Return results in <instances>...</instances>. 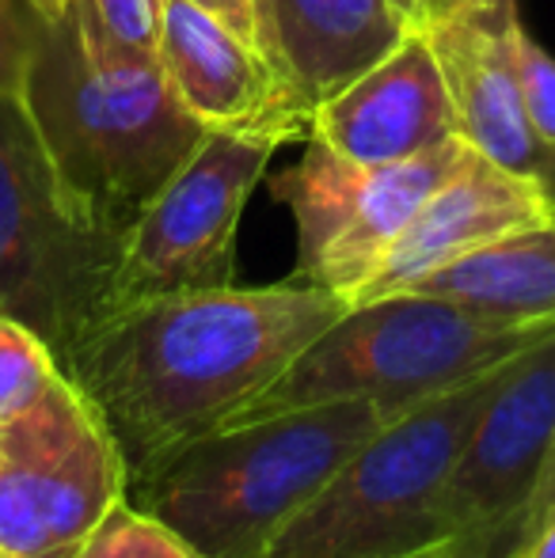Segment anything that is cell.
<instances>
[{
	"label": "cell",
	"instance_id": "obj_7",
	"mask_svg": "<svg viewBox=\"0 0 555 558\" xmlns=\"http://www.w3.org/2000/svg\"><path fill=\"white\" fill-rule=\"evenodd\" d=\"M126 498V468L96 407L65 373L0 426V555L73 558Z\"/></svg>",
	"mask_w": 555,
	"mask_h": 558
},
{
	"label": "cell",
	"instance_id": "obj_19",
	"mask_svg": "<svg viewBox=\"0 0 555 558\" xmlns=\"http://www.w3.org/2000/svg\"><path fill=\"white\" fill-rule=\"evenodd\" d=\"M84 35L122 53L156 58L164 0H69Z\"/></svg>",
	"mask_w": 555,
	"mask_h": 558
},
{
	"label": "cell",
	"instance_id": "obj_17",
	"mask_svg": "<svg viewBox=\"0 0 555 558\" xmlns=\"http://www.w3.org/2000/svg\"><path fill=\"white\" fill-rule=\"evenodd\" d=\"M61 376V361L27 324L0 312V426L46 396Z\"/></svg>",
	"mask_w": 555,
	"mask_h": 558
},
{
	"label": "cell",
	"instance_id": "obj_30",
	"mask_svg": "<svg viewBox=\"0 0 555 558\" xmlns=\"http://www.w3.org/2000/svg\"><path fill=\"white\" fill-rule=\"evenodd\" d=\"M27 4H31V8H35V0H27Z\"/></svg>",
	"mask_w": 555,
	"mask_h": 558
},
{
	"label": "cell",
	"instance_id": "obj_16",
	"mask_svg": "<svg viewBox=\"0 0 555 558\" xmlns=\"http://www.w3.org/2000/svg\"><path fill=\"white\" fill-rule=\"evenodd\" d=\"M408 293L506 324H555V221L503 235L415 281Z\"/></svg>",
	"mask_w": 555,
	"mask_h": 558
},
{
	"label": "cell",
	"instance_id": "obj_11",
	"mask_svg": "<svg viewBox=\"0 0 555 558\" xmlns=\"http://www.w3.org/2000/svg\"><path fill=\"white\" fill-rule=\"evenodd\" d=\"M555 221V202L541 179L518 175L498 163L483 160L480 153L457 171L445 186H437L411 225L396 235L373 274L362 281L354 304H370L381 296L408 293L415 281L437 274L442 266L487 247L521 228Z\"/></svg>",
	"mask_w": 555,
	"mask_h": 558
},
{
	"label": "cell",
	"instance_id": "obj_22",
	"mask_svg": "<svg viewBox=\"0 0 555 558\" xmlns=\"http://www.w3.org/2000/svg\"><path fill=\"white\" fill-rule=\"evenodd\" d=\"M555 521V445L548 452V463L541 471V483H536L533 498H529L526 513H521L518 529H514V547H510V558L521 551L533 536H541L544 529Z\"/></svg>",
	"mask_w": 555,
	"mask_h": 558
},
{
	"label": "cell",
	"instance_id": "obj_15",
	"mask_svg": "<svg viewBox=\"0 0 555 558\" xmlns=\"http://www.w3.org/2000/svg\"><path fill=\"white\" fill-rule=\"evenodd\" d=\"M518 20V0H498L483 12L434 23L422 35L442 69L457 137H464L483 160L544 183L552 153L536 141L514 76L510 38Z\"/></svg>",
	"mask_w": 555,
	"mask_h": 558
},
{
	"label": "cell",
	"instance_id": "obj_29",
	"mask_svg": "<svg viewBox=\"0 0 555 558\" xmlns=\"http://www.w3.org/2000/svg\"><path fill=\"white\" fill-rule=\"evenodd\" d=\"M408 558H445L442 551H422V555H408Z\"/></svg>",
	"mask_w": 555,
	"mask_h": 558
},
{
	"label": "cell",
	"instance_id": "obj_9",
	"mask_svg": "<svg viewBox=\"0 0 555 558\" xmlns=\"http://www.w3.org/2000/svg\"><path fill=\"white\" fill-rule=\"evenodd\" d=\"M472 156L464 137H449L411 160L365 168L309 141L301 160L275 179V198L297 225L293 278L331 289L350 304L422 202Z\"/></svg>",
	"mask_w": 555,
	"mask_h": 558
},
{
	"label": "cell",
	"instance_id": "obj_8",
	"mask_svg": "<svg viewBox=\"0 0 555 558\" xmlns=\"http://www.w3.org/2000/svg\"><path fill=\"white\" fill-rule=\"evenodd\" d=\"M281 145L286 137L275 130H206L130 225L111 316L156 296L232 286L240 214Z\"/></svg>",
	"mask_w": 555,
	"mask_h": 558
},
{
	"label": "cell",
	"instance_id": "obj_6",
	"mask_svg": "<svg viewBox=\"0 0 555 558\" xmlns=\"http://www.w3.org/2000/svg\"><path fill=\"white\" fill-rule=\"evenodd\" d=\"M122 243L65 186L20 96H0V312L76 353L114 304Z\"/></svg>",
	"mask_w": 555,
	"mask_h": 558
},
{
	"label": "cell",
	"instance_id": "obj_1",
	"mask_svg": "<svg viewBox=\"0 0 555 558\" xmlns=\"http://www.w3.org/2000/svg\"><path fill=\"white\" fill-rule=\"evenodd\" d=\"M347 308L301 278L156 296L107 316L61 373L104 418L130 486L229 426Z\"/></svg>",
	"mask_w": 555,
	"mask_h": 558
},
{
	"label": "cell",
	"instance_id": "obj_10",
	"mask_svg": "<svg viewBox=\"0 0 555 558\" xmlns=\"http://www.w3.org/2000/svg\"><path fill=\"white\" fill-rule=\"evenodd\" d=\"M555 445V331L506 365L437 498L445 558H510Z\"/></svg>",
	"mask_w": 555,
	"mask_h": 558
},
{
	"label": "cell",
	"instance_id": "obj_26",
	"mask_svg": "<svg viewBox=\"0 0 555 558\" xmlns=\"http://www.w3.org/2000/svg\"><path fill=\"white\" fill-rule=\"evenodd\" d=\"M65 8V0H35V12L38 15H58Z\"/></svg>",
	"mask_w": 555,
	"mask_h": 558
},
{
	"label": "cell",
	"instance_id": "obj_24",
	"mask_svg": "<svg viewBox=\"0 0 555 558\" xmlns=\"http://www.w3.org/2000/svg\"><path fill=\"white\" fill-rule=\"evenodd\" d=\"M194 4H202L206 12H214L217 20H225L229 23L237 35H244L248 43H255L252 38V31H255V23H252V0H194Z\"/></svg>",
	"mask_w": 555,
	"mask_h": 558
},
{
	"label": "cell",
	"instance_id": "obj_23",
	"mask_svg": "<svg viewBox=\"0 0 555 558\" xmlns=\"http://www.w3.org/2000/svg\"><path fill=\"white\" fill-rule=\"evenodd\" d=\"M498 0H415V27L426 31L434 23L457 20L468 12H483V8H495Z\"/></svg>",
	"mask_w": 555,
	"mask_h": 558
},
{
	"label": "cell",
	"instance_id": "obj_4",
	"mask_svg": "<svg viewBox=\"0 0 555 558\" xmlns=\"http://www.w3.org/2000/svg\"><path fill=\"white\" fill-rule=\"evenodd\" d=\"M555 324H506L449 301L396 293L347 308L229 426L370 399L388 418L533 350Z\"/></svg>",
	"mask_w": 555,
	"mask_h": 558
},
{
	"label": "cell",
	"instance_id": "obj_3",
	"mask_svg": "<svg viewBox=\"0 0 555 558\" xmlns=\"http://www.w3.org/2000/svg\"><path fill=\"white\" fill-rule=\"evenodd\" d=\"M385 422L370 399L221 426L126 486L202 558H263L270 539Z\"/></svg>",
	"mask_w": 555,
	"mask_h": 558
},
{
	"label": "cell",
	"instance_id": "obj_25",
	"mask_svg": "<svg viewBox=\"0 0 555 558\" xmlns=\"http://www.w3.org/2000/svg\"><path fill=\"white\" fill-rule=\"evenodd\" d=\"M514 558H555V521L541 532V536L529 539V544L521 547Z\"/></svg>",
	"mask_w": 555,
	"mask_h": 558
},
{
	"label": "cell",
	"instance_id": "obj_27",
	"mask_svg": "<svg viewBox=\"0 0 555 558\" xmlns=\"http://www.w3.org/2000/svg\"><path fill=\"white\" fill-rule=\"evenodd\" d=\"M544 191H548V194H552V202H555V160H552L548 175H544Z\"/></svg>",
	"mask_w": 555,
	"mask_h": 558
},
{
	"label": "cell",
	"instance_id": "obj_18",
	"mask_svg": "<svg viewBox=\"0 0 555 558\" xmlns=\"http://www.w3.org/2000/svg\"><path fill=\"white\" fill-rule=\"evenodd\" d=\"M73 558H202L176 529L122 498Z\"/></svg>",
	"mask_w": 555,
	"mask_h": 558
},
{
	"label": "cell",
	"instance_id": "obj_21",
	"mask_svg": "<svg viewBox=\"0 0 555 558\" xmlns=\"http://www.w3.org/2000/svg\"><path fill=\"white\" fill-rule=\"evenodd\" d=\"M38 12L27 0H0V96H20L35 46Z\"/></svg>",
	"mask_w": 555,
	"mask_h": 558
},
{
	"label": "cell",
	"instance_id": "obj_5",
	"mask_svg": "<svg viewBox=\"0 0 555 558\" xmlns=\"http://www.w3.org/2000/svg\"><path fill=\"white\" fill-rule=\"evenodd\" d=\"M510 361L385 422L270 539L263 558H408L437 551L442 486Z\"/></svg>",
	"mask_w": 555,
	"mask_h": 558
},
{
	"label": "cell",
	"instance_id": "obj_12",
	"mask_svg": "<svg viewBox=\"0 0 555 558\" xmlns=\"http://www.w3.org/2000/svg\"><path fill=\"white\" fill-rule=\"evenodd\" d=\"M255 50L301 114L373 69L415 20L393 0H252Z\"/></svg>",
	"mask_w": 555,
	"mask_h": 558
},
{
	"label": "cell",
	"instance_id": "obj_14",
	"mask_svg": "<svg viewBox=\"0 0 555 558\" xmlns=\"http://www.w3.org/2000/svg\"><path fill=\"white\" fill-rule=\"evenodd\" d=\"M156 61L206 130H275L309 141V114L289 107L255 43L194 0H164Z\"/></svg>",
	"mask_w": 555,
	"mask_h": 558
},
{
	"label": "cell",
	"instance_id": "obj_31",
	"mask_svg": "<svg viewBox=\"0 0 555 558\" xmlns=\"http://www.w3.org/2000/svg\"><path fill=\"white\" fill-rule=\"evenodd\" d=\"M0 558H4V555H0Z\"/></svg>",
	"mask_w": 555,
	"mask_h": 558
},
{
	"label": "cell",
	"instance_id": "obj_28",
	"mask_svg": "<svg viewBox=\"0 0 555 558\" xmlns=\"http://www.w3.org/2000/svg\"><path fill=\"white\" fill-rule=\"evenodd\" d=\"M393 4H400V8H403V12H408V15H411V20H415V0H393Z\"/></svg>",
	"mask_w": 555,
	"mask_h": 558
},
{
	"label": "cell",
	"instance_id": "obj_20",
	"mask_svg": "<svg viewBox=\"0 0 555 558\" xmlns=\"http://www.w3.org/2000/svg\"><path fill=\"white\" fill-rule=\"evenodd\" d=\"M510 53H514V76H518L526 118L533 125L536 141L548 148L555 160V58L521 27V20L514 27Z\"/></svg>",
	"mask_w": 555,
	"mask_h": 558
},
{
	"label": "cell",
	"instance_id": "obj_2",
	"mask_svg": "<svg viewBox=\"0 0 555 558\" xmlns=\"http://www.w3.org/2000/svg\"><path fill=\"white\" fill-rule=\"evenodd\" d=\"M20 99L65 186L119 235L206 137L160 61L99 46L69 0L38 15Z\"/></svg>",
	"mask_w": 555,
	"mask_h": 558
},
{
	"label": "cell",
	"instance_id": "obj_13",
	"mask_svg": "<svg viewBox=\"0 0 555 558\" xmlns=\"http://www.w3.org/2000/svg\"><path fill=\"white\" fill-rule=\"evenodd\" d=\"M449 137L457 118L422 31L309 114V141L365 168L411 160Z\"/></svg>",
	"mask_w": 555,
	"mask_h": 558
}]
</instances>
